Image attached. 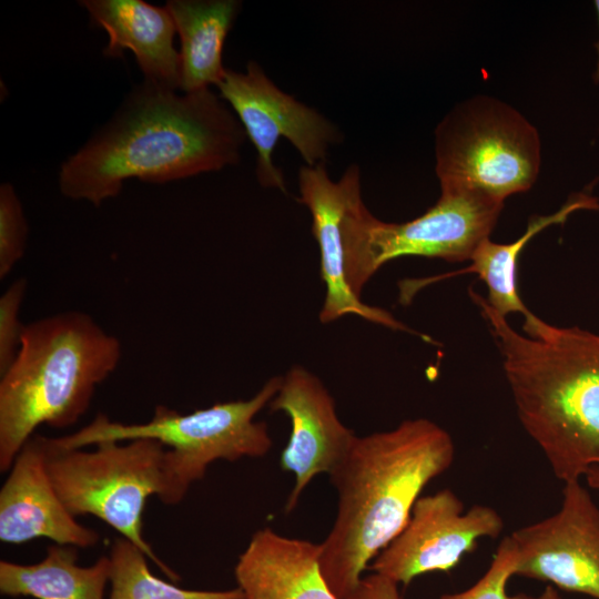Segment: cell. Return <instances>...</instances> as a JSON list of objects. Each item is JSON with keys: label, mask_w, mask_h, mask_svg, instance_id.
Masks as SVG:
<instances>
[{"label": "cell", "mask_w": 599, "mask_h": 599, "mask_svg": "<svg viewBox=\"0 0 599 599\" xmlns=\"http://www.w3.org/2000/svg\"><path fill=\"white\" fill-rule=\"evenodd\" d=\"M109 599H244L238 587L226 590L185 589L153 575L146 555L130 540L116 538L108 555Z\"/></svg>", "instance_id": "obj_20"}, {"label": "cell", "mask_w": 599, "mask_h": 599, "mask_svg": "<svg viewBox=\"0 0 599 599\" xmlns=\"http://www.w3.org/2000/svg\"><path fill=\"white\" fill-rule=\"evenodd\" d=\"M518 550L510 536L505 537L497 547L488 570L470 588L445 593L440 599H529L530 596L518 593L510 596L507 583L515 576Z\"/></svg>", "instance_id": "obj_22"}, {"label": "cell", "mask_w": 599, "mask_h": 599, "mask_svg": "<svg viewBox=\"0 0 599 599\" xmlns=\"http://www.w3.org/2000/svg\"><path fill=\"white\" fill-rule=\"evenodd\" d=\"M167 9L180 38L181 82L184 93L222 81V51L241 10L236 0H169Z\"/></svg>", "instance_id": "obj_17"}, {"label": "cell", "mask_w": 599, "mask_h": 599, "mask_svg": "<svg viewBox=\"0 0 599 599\" xmlns=\"http://www.w3.org/2000/svg\"><path fill=\"white\" fill-rule=\"evenodd\" d=\"M438 201L423 215L387 223L357 199L344 220L345 275L361 298L364 285L387 262L403 256L469 261L489 238L504 201L464 186L440 185Z\"/></svg>", "instance_id": "obj_6"}, {"label": "cell", "mask_w": 599, "mask_h": 599, "mask_svg": "<svg viewBox=\"0 0 599 599\" xmlns=\"http://www.w3.org/2000/svg\"><path fill=\"white\" fill-rule=\"evenodd\" d=\"M37 538L79 549L92 547L100 539L94 529L78 522L58 495L40 435L19 451L0 489V540L21 545Z\"/></svg>", "instance_id": "obj_14"}, {"label": "cell", "mask_w": 599, "mask_h": 599, "mask_svg": "<svg viewBox=\"0 0 599 599\" xmlns=\"http://www.w3.org/2000/svg\"><path fill=\"white\" fill-rule=\"evenodd\" d=\"M53 486L74 516H94L138 546L174 581L180 576L143 537V511L164 485L165 447L152 439L102 441L94 448L59 449L43 437Z\"/></svg>", "instance_id": "obj_7"}, {"label": "cell", "mask_w": 599, "mask_h": 599, "mask_svg": "<svg viewBox=\"0 0 599 599\" xmlns=\"http://www.w3.org/2000/svg\"><path fill=\"white\" fill-rule=\"evenodd\" d=\"M321 545L255 531L234 567L244 599H338L321 569Z\"/></svg>", "instance_id": "obj_16"}, {"label": "cell", "mask_w": 599, "mask_h": 599, "mask_svg": "<svg viewBox=\"0 0 599 599\" xmlns=\"http://www.w3.org/2000/svg\"><path fill=\"white\" fill-rule=\"evenodd\" d=\"M529 599H561L556 589L549 585L537 597H529Z\"/></svg>", "instance_id": "obj_26"}, {"label": "cell", "mask_w": 599, "mask_h": 599, "mask_svg": "<svg viewBox=\"0 0 599 599\" xmlns=\"http://www.w3.org/2000/svg\"><path fill=\"white\" fill-rule=\"evenodd\" d=\"M77 547L53 544L35 564L0 561V592L34 599H104L110 560L101 556L90 566L79 565Z\"/></svg>", "instance_id": "obj_18"}, {"label": "cell", "mask_w": 599, "mask_h": 599, "mask_svg": "<svg viewBox=\"0 0 599 599\" xmlns=\"http://www.w3.org/2000/svg\"><path fill=\"white\" fill-rule=\"evenodd\" d=\"M28 222L21 201L10 183L0 186V278L7 277L23 257Z\"/></svg>", "instance_id": "obj_21"}, {"label": "cell", "mask_w": 599, "mask_h": 599, "mask_svg": "<svg viewBox=\"0 0 599 599\" xmlns=\"http://www.w3.org/2000/svg\"><path fill=\"white\" fill-rule=\"evenodd\" d=\"M346 599H403L398 585L390 579L372 573L363 577Z\"/></svg>", "instance_id": "obj_24"}, {"label": "cell", "mask_w": 599, "mask_h": 599, "mask_svg": "<svg viewBox=\"0 0 599 599\" xmlns=\"http://www.w3.org/2000/svg\"><path fill=\"white\" fill-rule=\"evenodd\" d=\"M298 189V201L311 212L312 232L321 254V276L326 291L319 321L327 324L353 314L390 329L415 334L387 311L365 304L347 283L344 220L349 206L362 196L359 167L349 165L338 181H333L325 164L302 166Z\"/></svg>", "instance_id": "obj_13"}, {"label": "cell", "mask_w": 599, "mask_h": 599, "mask_svg": "<svg viewBox=\"0 0 599 599\" xmlns=\"http://www.w3.org/2000/svg\"><path fill=\"white\" fill-rule=\"evenodd\" d=\"M217 89L256 149L262 186L286 191L283 173L273 162L280 139L290 141L308 166L325 164L331 146L342 141L333 122L277 88L255 61L245 72L226 69Z\"/></svg>", "instance_id": "obj_9"}, {"label": "cell", "mask_w": 599, "mask_h": 599, "mask_svg": "<svg viewBox=\"0 0 599 599\" xmlns=\"http://www.w3.org/2000/svg\"><path fill=\"white\" fill-rule=\"evenodd\" d=\"M515 576L599 599V507L580 480L565 483L558 511L509 535Z\"/></svg>", "instance_id": "obj_11"}, {"label": "cell", "mask_w": 599, "mask_h": 599, "mask_svg": "<svg viewBox=\"0 0 599 599\" xmlns=\"http://www.w3.org/2000/svg\"><path fill=\"white\" fill-rule=\"evenodd\" d=\"M585 478L590 488L599 491V466L591 467L585 475Z\"/></svg>", "instance_id": "obj_25"}, {"label": "cell", "mask_w": 599, "mask_h": 599, "mask_svg": "<svg viewBox=\"0 0 599 599\" xmlns=\"http://www.w3.org/2000/svg\"><path fill=\"white\" fill-rule=\"evenodd\" d=\"M498 341L518 418L554 475L579 480L599 466V335L536 315L525 335L469 290Z\"/></svg>", "instance_id": "obj_3"}, {"label": "cell", "mask_w": 599, "mask_h": 599, "mask_svg": "<svg viewBox=\"0 0 599 599\" xmlns=\"http://www.w3.org/2000/svg\"><path fill=\"white\" fill-rule=\"evenodd\" d=\"M210 88L176 93L144 81L114 116L61 165V193L99 206L128 179L167 183L240 161L245 131Z\"/></svg>", "instance_id": "obj_1"}, {"label": "cell", "mask_w": 599, "mask_h": 599, "mask_svg": "<svg viewBox=\"0 0 599 599\" xmlns=\"http://www.w3.org/2000/svg\"><path fill=\"white\" fill-rule=\"evenodd\" d=\"M455 458L451 436L426 418L356 436L328 475L338 502L333 527L319 542L323 576L338 599L405 527L424 488Z\"/></svg>", "instance_id": "obj_2"}, {"label": "cell", "mask_w": 599, "mask_h": 599, "mask_svg": "<svg viewBox=\"0 0 599 599\" xmlns=\"http://www.w3.org/2000/svg\"><path fill=\"white\" fill-rule=\"evenodd\" d=\"M121 356L119 338L83 312L27 324L14 361L0 375V471H9L38 427L77 424Z\"/></svg>", "instance_id": "obj_4"}, {"label": "cell", "mask_w": 599, "mask_h": 599, "mask_svg": "<svg viewBox=\"0 0 599 599\" xmlns=\"http://www.w3.org/2000/svg\"><path fill=\"white\" fill-rule=\"evenodd\" d=\"M282 376L270 378L251 398L216 403L180 414L163 405L145 423L124 424L99 414L81 429L49 438L54 448H85L102 441L152 439L165 447L164 485L159 499L169 506L181 502L190 487L203 479L211 464L265 456L273 446L267 425L255 416L280 389Z\"/></svg>", "instance_id": "obj_5"}, {"label": "cell", "mask_w": 599, "mask_h": 599, "mask_svg": "<svg viewBox=\"0 0 599 599\" xmlns=\"http://www.w3.org/2000/svg\"><path fill=\"white\" fill-rule=\"evenodd\" d=\"M583 209H599V203L592 196L578 193L570 197L557 212L530 217L525 233L511 243L500 244L486 238L473 254L469 266L457 273L440 277L475 273L486 284L488 290L486 302L495 312L504 317L509 313H520L527 319L534 314L526 307L518 294L517 267L519 255L537 233L549 225L564 223L572 212Z\"/></svg>", "instance_id": "obj_19"}, {"label": "cell", "mask_w": 599, "mask_h": 599, "mask_svg": "<svg viewBox=\"0 0 599 599\" xmlns=\"http://www.w3.org/2000/svg\"><path fill=\"white\" fill-rule=\"evenodd\" d=\"M27 292V281L16 280L0 296V375L14 361L26 325L19 319V312Z\"/></svg>", "instance_id": "obj_23"}, {"label": "cell", "mask_w": 599, "mask_h": 599, "mask_svg": "<svg viewBox=\"0 0 599 599\" xmlns=\"http://www.w3.org/2000/svg\"><path fill=\"white\" fill-rule=\"evenodd\" d=\"M93 26L102 28L108 44L105 58H123L124 51L133 52L144 81L180 90V53L174 47L175 26L165 7L142 0H83Z\"/></svg>", "instance_id": "obj_15"}, {"label": "cell", "mask_w": 599, "mask_h": 599, "mask_svg": "<svg viewBox=\"0 0 599 599\" xmlns=\"http://www.w3.org/2000/svg\"><path fill=\"white\" fill-rule=\"evenodd\" d=\"M501 516L491 507L464 502L450 489L420 496L402 531L372 560L368 569L408 586L416 577L453 570L481 538H497Z\"/></svg>", "instance_id": "obj_10"}, {"label": "cell", "mask_w": 599, "mask_h": 599, "mask_svg": "<svg viewBox=\"0 0 599 599\" xmlns=\"http://www.w3.org/2000/svg\"><path fill=\"white\" fill-rule=\"evenodd\" d=\"M595 3H596L597 12H598V18H599V0H597ZM596 47H597L598 53H599V41L596 43ZM595 78H596V81H599V60H598V67H597L596 73H595Z\"/></svg>", "instance_id": "obj_27"}, {"label": "cell", "mask_w": 599, "mask_h": 599, "mask_svg": "<svg viewBox=\"0 0 599 599\" xmlns=\"http://www.w3.org/2000/svg\"><path fill=\"white\" fill-rule=\"evenodd\" d=\"M436 174L504 201L526 192L540 167L535 126L510 105L476 97L455 108L435 131Z\"/></svg>", "instance_id": "obj_8"}, {"label": "cell", "mask_w": 599, "mask_h": 599, "mask_svg": "<svg viewBox=\"0 0 599 599\" xmlns=\"http://www.w3.org/2000/svg\"><path fill=\"white\" fill-rule=\"evenodd\" d=\"M268 407L284 413L291 422L290 438L280 457L281 468L295 478L285 504L290 514L315 476L335 469L357 435L341 422L335 400L321 379L300 365L282 376Z\"/></svg>", "instance_id": "obj_12"}]
</instances>
